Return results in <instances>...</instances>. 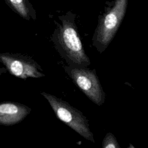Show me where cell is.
<instances>
[{
    "label": "cell",
    "mask_w": 148,
    "mask_h": 148,
    "mask_svg": "<svg viewBox=\"0 0 148 148\" xmlns=\"http://www.w3.org/2000/svg\"><path fill=\"white\" fill-rule=\"evenodd\" d=\"M0 61L13 76L25 79L45 76L41 66L32 58L18 54L0 53Z\"/></svg>",
    "instance_id": "cell-5"
},
{
    "label": "cell",
    "mask_w": 148,
    "mask_h": 148,
    "mask_svg": "<svg viewBox=\"0 0 148 148\" xmlns=\"http://www.w3.org/2000/svg\"><path fill=\"white\" fill-rule=\"evenodd\" d=\"M31 111V108L17 102L0 103V124L12 125L24 120Z\"/></svg>",
    "instance_id": "cell-6"
},
{
    "label": "cell",
    "mask_w": 148,
    "mask_h": 148,
    "mask_svg": "<svg viewBox=\"0 0 148 148\" xmlns=\"http://www.w3.org/2000/svg\"><path fill=\"white\" fill-rule=\"evenodd\" d=\"M127 148H135V147H134V146L133 145H132L131 143H130L128 146L127 147Z\"/></svg>",
    "instance_id": "cell-10"
},
{
    "label": "cell",
    "mask_w": 148,
    "mask_h": 148,
    "mask_svg": "<svg viewBox=\"0 0 148 148\" xmlns=\"http://www.w3.org/2000/svg\"><path fill=\"white\" fill-rule=\"evenodd\" d=\"M128 0H114L99 18L92 38L97 50L103 53L114 38L125 15Z\"/></svg>",
    "instance_id": "cell-2"
},
{
    "label": "cell",
    "mask_w": 148,
    "mask_h": 148,
    "mask_svg": "<svg viewBox=\"0 0 148 148\" xmlns=\"http://www.w3.org/2000/svg\"><path fill=\"white\" fill-rule=\"evenodd\" d=\"M41 95L48 101L60 120L86 140L95 143L93 133L90 129L88 120L82 112L55 95L45 92H42Z\"/></svg>",
    "instance_id": "cell-3"
},
{
    "label": "cell",
    "mask_w": 148,
    "mask_h": 148,
    "mask_svg": "<svg viewBox=\"0 0 148 148\" xmlns=\"http://www.w3.org/2000/svg\"><path fill=\"white\" fill-rule=\"evenodd\" d=\"M58 17L60 23L55 21L56 28L51 38L56 49L68 65L88 67L91 62L75 24V14L68 12Z\"/></svg>",
    "instance_id": "cell-1"
},
{
    "label": "cell",
    "mask_w": 148,
    "mask_h": 148,
    "mask_svg": "<svg viewBox=\"0 0 148 148\" xmlns=\"http://www.w3.org/2000/svg\"><path fill=\"white\" fill-rule=\"evenodd\" d=\"M64 69L73 83L89 99L98 106L103 104L106 94L95 69L69 65L66 66Z\"/></svg>",
    "instance_id": "cell-4"
},
{
    "label": "cell",
    "mask_w": 148,
    "mask_h": 148,
    "mask_svg": "<svg viewBox=\"0 0 148 148\" xmlns=\"http://www.w3.org/2000/svg\"><path fill=\"white\" fill-rule=\"evenodd\" d=\"M102 148H121L116 136L111 132H108L104 136Z\"/></svg>",
    "instance_id": "cell-8"
},
{
    "label": "cell",
    "mask_w": 148,
    "mask_h": 148,
    "mask_svg": "<svg viewBox=\"0 0 148 148\" xmlns=\"http://www.w3.org/2000/svg\"><path fill=\"white\" fill-rule=\"evenodd\" d=\"M6 3L22 18L30 20L36 18V13L28 0H4Z\"/></svg>",
    "instance_id": "cell-7"
},
{
    "label": "cell",
    "mask_w": 148,
    "mask_h": 148,
    "mask_svg": "<svg viewBox=\"0 0 148 148\" xmlns=\"http://www.w3.org/2000/svg\"><path fill=\"white\" fill-rule=\"evenodd\" d=\"M6 71H7V70H6V69L5 67H0V76L2 73H5Z\"/></svg>",
    "instance_id": "cell-9"
}]
</instances>
